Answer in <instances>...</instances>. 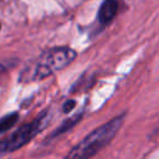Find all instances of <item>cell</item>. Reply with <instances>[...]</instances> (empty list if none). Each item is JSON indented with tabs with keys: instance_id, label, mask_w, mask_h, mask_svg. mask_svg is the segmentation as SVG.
Segmentation results:
<instances>
[{
	"instance_id": "cell-1",
	"label": "cell",
	"mask_w": 159,
	"mask_h": 159,
	"mask_svg": "<svg viewBox=\"0 0 159 159\" xmlns=\"http://www.w3.org/2000/svg\"><path fill=\"white\" fill-rule=\"evenodd\" d=\"M76 58V52L70 47L48 48L32 63L26 66L19 76V82L29 83L43 80L52 73L65 68Z\"/></svg>"
},
{
	"instance_id": "cell-2",
	"label": "cell",
	"mask_w": 159,
	"mask_h": 159,
	"mask_svg": "<svg viewBox=\"0 0 159 159\" xmlns=\"http://www.w3.org/2000/svg\"><path fill=\"white\" fill-rule=\"evenodd\" d=\"M124 116L116 117L99 128L91 132L77 145H75L65 159H91L107 144L112 142L123 123Z\"/></svg>"
},
{
	"instance_id": "cell-3",
	"label": "cell",
	"mask_w": 159,
	"mask_h": 159,
	"mask_svg": "<svg viewBox=\"0 0 159 159\" xmlns=\"http://www.w3.org/2000/svg\"><path fill=\"white\" fill-rule=\"evenodd\" d=\"M50 119H51L50 113L47 111L42 112L37 118H35L30 123H26V124L19 127L12 134L1 139L0 140V157L7 155V154L22 148L24 145H26L41 130L45 129V127L47 125Z\"/></svg>"
},
{
	"instance_id": "cell-4",
	"label": "cell",
	"mask_w": 159,
	"mask_h": 159,
	"mask_svg": "<svg viewBox=\"0 0 159 159\" xmlns=\"http://www.w3.org/2000/svg\"><path fill=\"white\" fill-rule=\"evenodd\" d=\"M120 0H104L98 10V21L101 25L109 24L117 15Z\"/></svg>"
},
{
	"instance_id": "cell-5",
	"label": "cell",
	"mask_w": 159,
	"mask_h": 159,
	"mask_svg": "<svg viewBox=\"0 0 159 159\" xmlns=\"http://www.w3.org/2000/svg\"><path fill=\"white\" fill-rule=\"evenodd\" d=\"M19 120V113L12 112L0 118V134L7 132L10 128H12Z\"/></svg>"
},
{
	"instance_id": "cell-6",
	"label": "cell",
	"mask_w": 159,
	"mask_h": 159,
	"mask_svg": "<svg viewBox=\"0 0 159 159\" xmlns=\"http://www.w3.org/2000/svg\"><path fill=\"white\" fill-rule=\"evenodd\" d=\"M16 63V60L14 58H6V60H0V77L6 73L7 71H10Z\"/></svg>"
},
{
	"instance_id": "cell-7",
	"label": "cell",
	"mask_w": 159,
	"mask_h": 159,
	"mask_svg": "<svg viewBox=\"0 0 159 159\" xmlns=\"http://www.w3.org/2000/svg\"><path fill=\"white\" fill-rule=\"evenodd\" d=\"M78 118H80V117H75V118H71V119H68V120H66V122H65V123H63V124H62V125H61V127H60V128H58L57 130H55V132H53V134H52V137H56V135H58L60 133H62L63 130H66V129H67L68 127H71V125H73V123H76Z\"/></svg>"
},
{
	"instance_id": "cell-8",
	"label": "cell",
	"mask_w": 159,
	"mask_h": 159,
	"mask_svg": "<svg viewBox=\"0 0 159 159\" xmlns=\"http://www.w3.org/2000/svg\"><path fill=\"white\" fill-rule=\"evenodd\" d=\"M75 107V101H67L66 103H65V106H63V112H70L72 108Z\"/></svg>"
},
{
	"instance_id": "cell-9",
	"label": "cell",
	"mask_w": 159,
	"mask_h": 159,
	"mask_svg": "<svg viewBox=\"0 0 159 159\" xmlns=\"http://www.w3.org/2000/svg\"><path fill=\"white\" fill-rule=\"evenodd\" d=\"M0 30H1V24H0Z\"/></svg>"
}]
</instances>
